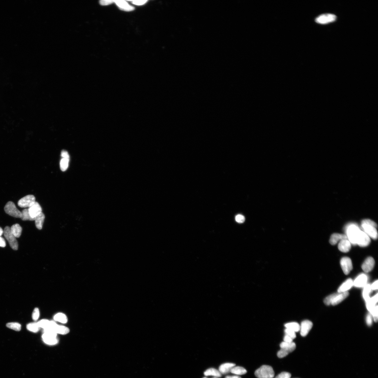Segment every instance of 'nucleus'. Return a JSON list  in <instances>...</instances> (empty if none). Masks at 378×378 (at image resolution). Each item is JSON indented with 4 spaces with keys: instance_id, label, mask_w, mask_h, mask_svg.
<instances>
[{
    "instance_id": "a878e982",
    "label": "nucleus",
    "mask_w": 378,
    "mask_h": 378,
    "mask_svg": "<svg viewBox=\"0 0 378 378\" xmlns=\"http://www.w3.org/2000/svg\"><path fill=\"white\" fill-rule=\"evenodd\" d=\"M204 374L206 376H213L216 377H221L222 376L219 370L213 368H209L206 370Z\"/></svg>"
},
{
    "instance_id": "f257e3e1",
    "label": "nucleus",
    "mask_w": 378,
    "mask_h": 378,
    "mask_svg": "<svg viewBox=\"0 0 378 378\" xmlns=\"http://www.w3.org/2000/svg\"><path fill=\"white\" fill-rule=\"evenodd\" d=\"M255 374L258 378H273L274 372L271 367L263 365L255 371Z\"/></svg>"
},
{
    "instance_id": "c03bdc74",
    "label": "nucleus",
    "mask_w": 378,
    "mask_h": 378,
    "mask_svg": "<svg viewBox=\"0 0 378 378\" xmlns=\"http://www.w3.org/2000/svg\"><path fill=\"white\" fill-rule=\"evenodd\" d=\"M61 156L62 158L70 159V156L68 152L64 150L61 151Z\"/></svg>"
},
{
    "instance_id": "c85d7f7f",
    "label": "nucleus",
    "mask_w": 378,
    "mask_h": 378,
    "mask_svg": "<svg viewBox=\"0 0 378 378\" xmlns=\"http://www.w3.org/2000/svg\"><path fill=\"white\" fill-rule=\"evenodd\" d=\"M287 329L291 330L295 332H298L300 330V326L297 323L292 322L287 323L285 324Z\"/></svg>"
},
{
    "instance_id": "6ab92c4d",
    "label": "nucleus",
    "mask_w": 378,
    "mask_h": 378,
    "mask_svg": "<svg viewBox=\"0 0 378 378\" xmlns=\"http://www.w3.org/2000/svg\"><path fill=\"white\" fill-rule=\"evenodd\" d=\"M347 239V236L344 234L335 233L332 234L330 237V242L332 245H336L339 240Z\"/></svg>"
},
{
    "instance_id": "39448f33",
    "label": "nucleus",
    "mask_w": 378,
    "mask_h": 378,
    "mask_svg": "<svg viewBox=\"0 0 378 378\" xmlns=\"http://www.w3.org/2000/svg\"><path fill=\"white\" fill-rule=\"evenodd\" d=\"M3 234L11 247L14 251H17L18 248V242L16 237L11 232L10 228L8 226H6L4 230Z\"/></svg>"
},
{
    "instance_id": "cd10ccee",
    "label": "nucleus",
    "mask_w": 378,
    "mask_h": 378,
    "mask_svg": "<svg viewBox=\"0 0 378 378\" xmlns=\"http://www.w3.org/2000/svg\"><path fill=\"white\" fill-rule=\"evenodd\" d=\"M371 289L370 284H366L364 286L363 292V296L365 302H367L370 299V294Z\"/></svg>"
},
{
    "instance_id": "4468645a",
    "label": "nucleus",
    "mask_w": 378,
    "mask_h": 378,
    "mask_svg": "<svg viewBox=\"0 0 378 378\" xmlns=\"http://www.w3.org/2000/svg\"><path fill=\"white\" fill-rule=\"evenodd\" d=\"M375 263L374 258L368 257L366 259L362 265V270L365 273H369L373 269Z\"/></svg>"
},
{
    "instance_id": "393cba45",
    "label": "nucleus",
    "mask_w": 378,
    "mask_h": 378,
    "mask_svg": "<svg viewBox=\"0 0 378 378\" xmlns=\"http://www.w3.org/2000/svg\"><path fill=\"white\" fill-rule=\"evenodd\" d=\"M54 319L56 321L63 324H66L68 322V318L66 315L62 313L56 314L54 317Z\"/></svg>"
},
{
    "instance_id": "37998d69",
    "label": "nucleus",
    "mask_w": 378,
    "mask_h": 378,
    "mask_svg": "<svg viewBox=\"0 0 378 378\" xmlns=\"http://www.w3.org/2000/svg\"><path fill=\"white\" fill-rule=\"evenodd\" d=\"M372 317L370 313H369L366 317V322L368 326H370L372 324Z\"/></svg>"
},
{
    "instance_id": "412c9836",
    "label": "nucleus",
    "mask_w": 378,
    "mask_h": 378,
    "mask_svg": "<svg viewBox=\"0 0 378 378\" xmlns=\"http://www.w3.org/2000/svg\"><path fill=\"white\" fill-rule=\"evenodd\" d=\"M236 364L233 363H227L220 365L219 368V371L221 374H225L230 372L232 368L235 366Z\"/></svg>"
},
{
    "instance_id": "423d86ee",
    "label": "nucleus",
    "mask_w": 378,
    "mask_h": 378,
    "mask_svg": "<svg viewBox=\"0 0 378 378\" xmlns=\"http://www.w3.org/2000/svg\"><path fill=\"white\" fill-rule=\"evenodd\" d=\"M4 209L5 213L11 217L19 218H21L22 217L21 212L17 208L13 202H8Z\"/></svg>"
},
{
    "instance_id": "4c0bfd02",
    "label": "nucleus",
    "mask_w": 378,
    "mask_h": 378,
    "mask_svg": "<svg viewBox=\"0 0 378 378\" xmlns=\"http://www.w3.org/2000/svg\"><path fill=\"white\" fill-rule=\"evenodd\" d=\"M285 332L286 335L290 337L293 340L294 339L296 338V332L286 328V329L285 330Z\"/></svg>"
},
{
    "instance_id": "79ce46f5",
    "label": "nucleus",
    "mask_w": 378,
    "mask_h": 378,
    "mask_svg": "<svg viewBox=\"0 0 378 378\" xmlns=\"http://www.w3.org/2000/svg\"><path fill=\"white\" fill-rule=\"evenodd\" d=\"M114 1L112 0H101L99 1V3L102 5H108L113 3Z\"/></svg>"
},
{
    "instance_id": "6e6552de",
    "label": "nucleus",
    "mask_w": 378,
    "mask_h": 378,
    "mask_svg": "<svg viewBox=\"0 0 378 378\" xmlns=\"http://www.w3.org/2000/svg\"><path fill=\"white\" fill-rule=\"evenodd\" d=\"M336 20V16L332 14H321L315 19L316 22L321 24H326L333 22Z\"/></svg>"
},
{
    "instance_id": "0eeeda50",
    "label": "nucleus",
    "mask_w": 378,
    "mask_h": 378,
    "mask_svg": "<svg viewBox=\"0 0 378 378\" xmlns=\"http://www.w3.org/2000/svg\"><path fill=\"white\" fill-rule=\"evenodd\" d=\"M36 202V198L33 195H29L24 197L18 201V205L21 208H29Z\"/></svg>"
},
{
    "instance_id": "a18cd8bd",
    "label": "nucleus",
    "mask_w": 378,
    "mask_h": 378,
    "mask_svg": "<svg viewBox=\"0 0 378 378\" xmlns=\"http://www.w3.org/2000/svg\"><path fill=\"white\" fill-rule=\"evenodd\" d=\"M148 1H133V3L137 5H142L144 4Z\"/></svg>"
},
{
    "instance_id": "bb28decb",
    "label": "nucleus",
    "mask_w": 378,
    "mask_h": 378,
    "mask_svg": "<svg viewBox=\"0 0 378 378\" xmlns=\"http://www.w3.org/2000/svg\"><path fill=\"white\" fill-rule=\"evenodd\" d=\"M230 372L232 374L241 375L245 374L247 373V371L245 368L242 367L237 366L234 367L230 371Z\"/></svg>"
},
{
    "instance_id": "ddd939ff",
    "label": "nucleus",
    "mask_w": 378,
    "mask_h": 378,
    "mask_svg": "<svg viewBox=\"0 0 378 378\" xmlns=\"http://www.w3.org/2000/svg\"><path fill=\"white\" fill-rule=\"evenodd\" d=\"M313 326L312 322L308 320L303 321L300 326L301 335L302 336H307Z\"/></svg>"
},
{
    "instance_id": "de8ad7c7",
    "label": "nucleus",
    "mask_w": 378,
    "mask_h": 378,
    "mask_svg": "<svg viewBox=\"0 0 378 378\" xmlns=\"http://www.w3.org/2000/svg\"><path fill=\"white\" fill-rule=\"evenodd\" d=\"M293 340L289 336L285 335L284 338V341L288 343H291L293 342Z\"/></svg>"
},
{
    "instance_id": "2eb2a0df",
    "label": "nucleus",
    "mask_w": 378,
    "mask_h": 378,
    "mask_svg": "<svg viewBox=\"0 0 378 378\" xmlns=\"http://www.w3.org/2000/svg\"><path fill=\"white\" fill-rule=\"evenodd\" d=\"M368 277L366 275L362 274L359 275L353 281V285L355 287H361L366 285Z\"/></svg>"
},
{
    "instance_id": "c756f323",
    "label": "nucleus",
    "mask_w": 378,
    "mask_h": 378,
    "mask_svg": "<svg viewBox=\"0 0 378 378\" xmlns=\"http://www.w3.org/2000/svg\"><path fill=\"white\" fill-rule=\"evenodd\" d=\"M22 217L21 218V219L23 221H35L36 217L35 218H32L31 217L29 213L28 209H24L21 212Z\"/></svg>"
},
{
    "instance_id": "aec40b11",
    "label": "nucleus",
    "mask_w": 378,
    "mask_h": 378,
    "mask_svg": "<svg viewBox=\"0 0 378 378\" xmlns=\"http://www.w3.org/2000/svg\"><path fill=\"white\" fill-rule=\"evenodd\" d=\"M353 285V281L351 279H348L342 284L338 289V293L347 292Z\"/></svg>"
},
{
    "instance_id": "a19ab883",
    "label": "nucleus",
    "mask_w": 378,
    "mask_h": 378,
    "mask_svg": "<svg viewBox=\"0 0 378 378\" xmlns=\"http://www.w3.org/2000/svg\"><path fill=\"white\" fill-rule=\"evenodd\" d=\"M235 220L237 222L239 223H243L245 220L244 216L241 214L237 215L235 217Z\"/></svg>"
},
{
    "instance_id": "f8f14e48",
    "label": "nucleus",
    "mask_w": 378,
    "mask_h": 378,
    "mask_svg": "<svg viewBox=\"0 0 378 378\" xmlns=\"http://www.w3.org/2000/svg\"><path fill=\"white\" fill-rule=\"evenodd\" d=\"M28 211L31 217L32 218H35L42 213L41 206L38 202L36 201L28 208Z\"/></svg>"
},
{
    "instance_id": "ea45409f",
    "label": "nucleus",
    "mask_w": 378,
    "mask_h": 378,
    "mask_svg": "<svg viewBox=\"0 0 378 378\" xmlns=\"http://www.w3.org/2000/svg\"><path fill=\"white\" fill-rule=\"evenodd\" d=\"M291 375L288 372H283L277 375L275 378H290Z\"/></svg>"
},
{
    "instance_id": "5701e85b",
    "label": "nucleus",
    "mask_w": 378,
    "mask_h": 378,
    "mask_svg": "<svg viewBox=\"0 0 378 378\" xmlns=\"http://www.w3.org/2000/svg\"><path fill=\"white\" fill-rule=\"evenodd\" d=\"M53 330L56 334H60L61 335H65L69 333L70 331V329L67 327L64 326L60 325L57 324L54 328Z\"/></svg>"
},
{
    "instance_id": "b1692460",
    "label": "nucleus",
    "mask_w": 378,
    "mask_h": 378,
    "mask_svg": "<svg viewBox=\"0 0 378 378\" xmlns=\"http://www.w3.org/2000/svg\"><path fill=\"white\" fill-rule=\"evenodd\" d=\"M11 232L16 238H19L22 231V228L20 225L15 224L10 228Z\"/></svg>"
},
{
    "instance_id": "9b49d317",
    "label": "nucleus",
    "mask_w": 378,
    "mask_h": 378,
    "mask_svg": "<svg viewBox=\"0 0 378 378\" xmlns=\"http://www.w3.org/2000/svg\"><path fill=\"white\" fill-rule=\"evenodd\" d=\"M361 226L364 232L374 240L377 239L378 233L376 228L365 224H362Z\"/></svg>"
},
{
    "instance_id": "8fccbe9b",
    "label": "nucleus",
    "mask_w": 378,
    "mask_h": 378,
    "mask_svg": "<svg viewBox=\"0 0 378 378\" xmlns=\"http://www.w3.org/2000/svg\"><path fill=\"white\" fill-rule=\"evenodd\" d=\"M371 286L372 290H376L378 289V280L375 281Z\"/></svg>"
},
{
    "instance_id": "dca6fc26",
    "label": "nucleus",
    "mask_w": 378,
    "mask_h": 378,
    "mask_svg": "<svg viewBox=\"0 0 378 378\" xmlns=\"http://www.w3.org/2000/svg\"><path fill=\"white\" fill-rule=\"evenodd\" d=\"M114 3L121 10L125 11H131L135 10L134 7L129 5L126 1H124V0L115 1Z\"/></svg>"
},
{
    "instance_id": "e433bc0d",
    "label": "nucleus",
    "mask_w": 378,
    "mask_h": 378,
    "mask_svg": "<svg viewBox=\"0 0 378 378\" xmlns=\"http://www.w3.org/2000/svg\"><path fill=\"white\" fill-rule=\"evenodd\" d=\"M40 317V311L38 308H36L34 309L32 314L33 319L35 321L38 319Z\"/></svg>"
},
{
    "instance_id": "49530a36",
    "label": "nucleus",
    "mask_w": 378,
    "mask_h": 378,
    "mask_svg": "<svg viewBox=\"0 0 378 378\" xmlns=\"http://www.w3.org/2000/svg\"><path fill=\"white\" fill-rule=\"evenodd\" d=\"M378 294L377 293L375 295L373 296L372 298H370V300L373 304L376 305L378 302Z\"/></svg>"
},
{
    "instance_id": "7ed1b4c3",
    "label": "nucleus",
    "mask_w": 378,
    "mask_h": 378,
    "mask_svg": "<svg viewBox=\"0 0 378 378\" xmlns=\"http://www.w3.org/2000/svg\"><path fill=\"white\" fill-rule=\"evenodd\" d=\"M57 334L54 330L49 329L43 330V334L42 338L43 342L46 344L53 345L57 344L58 342Z\"/></svg>"
},
{
    "instance_id": "3c124183",
    "label": "nucleus",
    "mask_w": 378,
    "mask_h": 378,
    "mask_svg": "<svg viewBox=\"0 0 378 378\" xmlns=\"http://www.w3.org/2000/svg\"><path fill=\"white\" fill-rule=\"evenodd\" d=\"M225 378H242L239 376H227Z\"/></svg>"
},
{
    "instance_id": "1a4fd4ad",
    "label": "nucleus",
    "mask_w": 378,
    "mask_h": 378,
    "mask_svg": "<svg viewBox=\"0 0 378 378\" xmlns=\"http://www.w3.org/2000/svg\"><path fill=\"white\" fill-rule=\"evenodd\" d=\"M370 242V237L363 231L361 230L357 237V245L361 247H365L369 245Z\"/></svg>"
},
{
    "instance_id": "20e7f679",
    "label": "nucleus",
    "mask_w": 378,
    "mask_h": 378,
    "mask_svg": "<svg viewBox=\"0 0 378 378\" xmlns=\"http://www.w3.org/2000/svg\"><path fill=\"white\" fill-rule=\"evenodd\" d=\"M281 349L277 353L278 357L282 358L286 357L290 353L295 350L296 348L295 343L293 342L288 343L283 342L280 343Z\"/></svg>"
},
{
    "instance_id": "58836bf2",
    "label": "nucleus",
    "mask_w": 378,
    "mask_h": 378,
    "mask_svg": "<svg viewBox=\"0 0 378 378\" xmlns=\"http://www.w3.org/2000/svg\"><path fill=\"white\" fill-rule=\"evenodd\" d=\"M362 224L368 225L373 226L376 228L377 227L376 223H375L374 221L370 219H364L362 220Z\"/></svg>"
},
{
    "instance_id": "f03ea898",
    "label": "nucleus",
    "mask_w": 378,
    "mask_h": 378,
    "mask_svg": "<svg viewBox=\"0 0 378 378\" xmlns=\"http://www.w3.org/2000/svg\"><path fill=\"white\" fill-rule=\"evenodd\" d=\"M346 231L349 241L353 245H357V237L361 231L360 228L356 225L352 224L347 227Z\"/></svg>"
},
{
    "instance_id": "f704fd0d",
    "label": "nucleus",
    "mask_w": 378,
    "mask_h": 378,
    "mask_svg": "<svg viewBox=\"0 0 378 378\" xmlns=\"http://www.w3.org/2000/svg\"><path fill=\"white\" fill-rule=\"evenodd\" d=\"M336 293L327 296V297L324 299V302L325 304L327 305H330L331 304V303L333 301V300L336 296Z\"/></svg>"
},
{
    "instance_id": "f3484780",
    "label": "nucleus",
    "mask_w": 378,
    "mask_h": 378,
    "mask_svg": "<svg viewBox=\"0 0 378 378\" xmlns=\"http://www.w3.org/2000/svg\"><path fill=\"white\" fill-rule=\"evenodd\" d=\"M349 295V293L348 292L336 293V296L331 303V305L334 306L338 304L347 298Z\"/></svg>"
},
{
    "instance_id": "7c9ffc66",
    "label": "nucleus",
    "mask_w": 378,
    "mask_h": 378,
    "mask_svg": "<svg viewBox=\"0 0 378 378\" xmlns=\"http://www.w3.org/2000/svg\"><path fill=\"white\" fill-rule=\"evenodd\" d=\"M27 329L33 333H37L39 330L40 328L37 323H32L28 324L27 325Z\"/></svg>"
},
{
    "instance_id": "c9c22d12",
    "label": "nucleus",
    "mask_w": 378,
    "mask_h": 378,
    "mask_svg": "<svg viewBox=\"0 0 378 378\" xmlns=\"http://www.w3.org/2000/svg\"><path fill=\"white\" fill-rule=\"evenodd\" d=\"M370 313L373 317V319L375 322H377L378 321V306L376 305L375 307L373 309Z\"/></svg>"
},
{
    "instance_id": "9d476101",
    "label": "nucleus",
    "mask_w": 378,
    "mask_h": 378,
    "mask_svg": "<svg viewBox=\"0 0 378 378\" xmlns=\"http://www.w3.org/2000/svg\"><path fill=\"white\" fill-rule=\"evenodd\" d=\"M342 269L346 275L348 274L353 269V265L351 259L348 257H344L340 261Z\"/></svg>"
},
{
    "instance_id": "a211bd4d",
    "label": "nucleus",
    "mask_w": 378,
    "mask_h": 378,
    "mask_svg": "<svg viewBox=\"0 0 378 378\" xmlns=\"http://www.w3.org/2000/svg\"><path fill=\"white\" fill-rule=\"evenodd\" d=\"M340 251L343 252H347L351 248V244L347 239L340 240L338 246Z\"/></svg>"
},
{
    "instance_id": "4be33fe9",
    "label": "nucleus",
    "mask_w": 378,
    "mask_h": 378,
    "mask_svg": "<svg viewBox=\"0 0 378 378\" xmlns=\"http://www.w3.org/2000/svg\"><path fill=\"white\" fill-rule=\"evenodd\" d=\"M45 216L42 212L36 217L35 221L36 226L39 230L42 229L43 223H44Z\"/></svg>"
},
{
    "instance_id": "473e14b6",
    "label": "nucleus",
    "mask_w": 378,
    "mask_h": 378,
    "mask_svg": "<svg viewBox=\"0 0 378 378\" xmlns=\"http://www.w3.org/2000/svg\"><path fill=\"white\" fill-rule=\"evenodd\" d=\"M6 326L9 329L16 331H20L21 329V325L17 323H9L7 324Z\"/></svg>"
},
{
    "instance_id": "603ef678",
    "label": "nucleus",
    "mask_w": 378,
    "mask_h": 378,
    "mask_svg": "<svg viewBox=\"0 0 378 378\" xmlns=\"http://www.w3.org/2000/svg\"><path fill=\"white\" fill-rule=\"evenodd\" d=\"M4 233V230L2 229L1 227H0V237Z\"/></svg>"
},
{
    "instance_id": "864d4df0",
    "label": "nucleus",
    "mask_w": 378,
    "mask_h": 378,
    "mask_svg": "<svg viewBox=\"0 0 378 378\" xmlns=\"http://www.w3.org/2000/svg\"></svg>"
},
{
    "instance_id": "2f4dec72",
    "label": "nucleus",
    "mask_w": 378,
    "mask_h": 378,
    "mask_svg": "<svg viewBox=\"0 0 378 378\" xmlns=\"http://www.w3.org/2000/svg\"><path fill=\"white\" fill-rule=\"evenodd\" d=\"M51 321L47 319H42L37 322L40 328H42L43 330L48 329L49 327Z\"/></svg>"
},
{
    "instance_id": "09e8293b",
    "label": "nucleus",
    "mask_w": 378,
    "mask_h": 378,
    "mask_svg": "<svg viewBox=\"0 0 378 378\" xmlns=\"http://www.w3.org/2000/svg\"><path fill=\"white\" fill-rule=\"evenodd\" d=\"M6 245V243L5 240L2 237H0V247L4 248Z\"/></svg>"
},
{
    "instance_id": "72a5a7b5",
    "label": "nucleus",
    "mask_w": 378,
    "mask_h": 378,
    "mask_svg": "<svg viewBox=\"0 0 378 378\" xmlns=\"http://www.w3.org/2000/svg\"><path fill=\"white\" fill-rule=\"evenodd\" d=\"M70 159L62 158L60 162V168L62 171H66L68 166Z\"/></svg>"
}]
</instances>
